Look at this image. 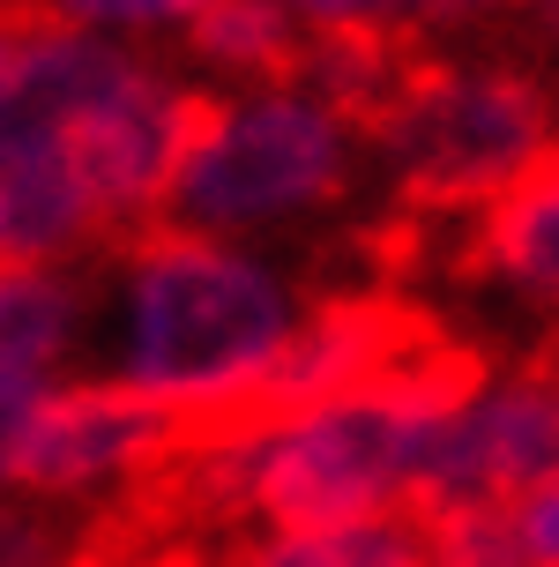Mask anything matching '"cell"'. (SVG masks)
Returning <instances> with one entry per match:
<instances>
[{
    "label": "cell",
    "mask_w": 559,
    "mask_h": 567,
    "mask_svg": "<svg viewBox=\"0 0 559 567\" xmlns=\"http://www.w3.org/2000/svg\"><path fill=\"white\" fill-rule=\"evenodd\" d=\"M477 373L485 359L441 337L433 351L389 367L365 389H343V396L283 411V419L201 433L179 455V471L157 485V501H172L179 515L195 508L209 523H247V530L418 515L433 441Z\"/></svg>",
    "instance_id": "obj_1"
},
{
    "label": "cell",
    "mask_w": 559,
    "mask_h": 567,
    "mask_svg": "<svg viewBox=\"0 0 559 567\" xmlns=\"http://www.w3.org/2000/svg\"><path fill=\"white\" fill-rule=\"evenodd\" d=\"M313 291L269 247L195 225H142L97 277V359L187 433L247 425Z\"/></svg>",
    "instance_id": "obj_2"
},
{
    "label": "cell",
    "mask_w": 559,
    "mask_h": 567,
    "mask_svg": "<svg viewBox=\"0 0 559 567\" xmlns=\"http://www.w3.org/2000/svg\"><path fill=\"white\" fill-rule=\"evenodd\" d=\"M559 150V97L537 68L411 53L365 120V157L411 217L470 225Z\"/></svg>",
    "instance_id": "obj_3"
},
{
    "label": "cell",
    "mask_w": 559,
    "mask_h": 567,
    "mask_svg": "<svg viewBox=\"0 0 559 567\" xmlns=\"http://www.w3.org/2000/svg\"><path fill=\"white\" fill-rule=\"evenodd\" d=\"M365 120L343 113L307 75L253 90H209L172 179L165 225H195L217 239L269 247L283 231L329 217L359 195Z\"/></svg>",
    "instance_id": "obj_4"
},
{
    "label": "cell",
    "mask_w": 559,
    "mask_h": 567,
    "mask_svg": "<svg viewBox=\"0 0 559 567\" xmlns=\"http://www.w3.org/2000/svg\"><path fill=\"white\" fill-rule=\"evenodd\" d=\"M187 449H195V433L165 403L135 396L112 373H68L30 425L15 493L68 515L120 508L127 493H157Z\"/></svg>",
    "instance_id": "obj_5"
},
{
    "label": "cell",
    "mask_w": 559,
    "mask_h": 567,
    "mask_svg": "<svg viewBox=\"0 0 559 567\" xmlns=\"http://www.w3.org/2000/svg\"><path fill=\"white\" fill-rule=\"evenodd\" d=\"M545 478H559V351L485 367L463 389V403L447 411L433 441L418 515L515 501Z\"/></svg>",
    "instance_id": "obj_6"
},
{
    "label": "cell",
    "mask_w": 559,
    "mask_h": 567,
    "mask_svg": "<svg viewBox=\"0 0 559 567\" xmlns=\"http://www.w3.org/2000/svg\"><path fill=\"white\" fill-rule=\"evenodd\" d=\"M433 343H441V329H433L418 307L389 299V291H329V299L307 307L291 351L277 359L269 389L253 403V419H283V411L329 403V396H343V389H365V381H381L389 367L418 359Z\"/></svg>",
    "instance_id": "obj_7"
},
{
    "label": "cell",
    "mask_w": 559,
    "mask_h": 567,
    "mask_svg": "<svg viewBox=\"0 0 559 567\" xmlns=\"http://www.w3.org/2000/svg\"><path fill=\"white\" fill-rule=\"evenodd\" d=\"M120 247L90 179L60 142L0 150V261H90Z\"/></svg>",
    "instance_id": "obj_8"
},
{
    "label": "cell",
    "mask_w": 559,
    "mask_h": 567,
    "mask_svg": "<svg viewBox=\"0 0 559 567\" xmlns=\"http://www.w3.org/2000/svg\"><path fill=\"white\" fill-rule=\"evenodd\" d=\"M97 343L90 261H0V381H68Z\"/></svg>",
    "instance_id": "obj_9"
},
{
    "label": "cell",
    "mask_w": 559,
    "mask_h": 567,
    "mask_svg": "<svg viewBox=\"0 0 559 567\" xmlns=\"http://www.w3.org/2000/svg\"><path fill=\"white\" fill-rule=\"evenodd\" d=\"M463 261L515 307L559 321V150L463 225Z\"/></svg>",
    "instance_id": "obj_10"
},
{
    "label": "cell",
    "mask_w": 559,
    "mask_h": 567,
    "mask_svg": "<svg viewBox=\"0 0 559 567\" xmlns=\"http://www.w3.org/2000/svg\"><path fill=\"white\" fill-rule=\"evenodd\" d=\"M307 53H313V38L283 0H217L179 38V68L201 90L291 83V75H307Z\"/></svg>",
    "instance_id": "obj_11"
},
{
    "label": "cell",
    "mask_w": 559,
    "mask_h": 567,
    "mask_svg": "<svg viewBox=\"0 0 559 567\" xmlns=\"http://www.w3.org/2000/svg\"><path fill=\"white\" fill-rule=\"evenodd\" d=\"M425 538H433V567H559V478L515 501L425 515Z\"/></svg>",
    "instance_id": "obj_12"
},
{
    "label": "cell",
    "mask_w": 559,
    "mask_h": 567,
    "mask_svg": "<svg viewBox=\"0 0 559 567\" xmlns=\"http://www.w3.org/2000/svg\"><path fill=\"white\" fill-rule=\"evenodd\" d=\"M224 567H433L425 515H365L321 530H247Z\"/></svg>",
    "instance_id": "obj_13"
},
{
    "label": "cell",
    "mask_w": 559,
    "mask_h": 567,
    "mask_svg": "<svg viewBox=\"0 0 559 567\" xmlns=\"http://www.w3.org/2000/svg\"><path fill=\"white\" fill-rule=\"evenodd\" d=\"M105 530L97 515H68L45 508L30 493H0V567H90L105 553Z\"/></svg>",
    "instance_id": "obj_14"
},
{
    "label": "cell",
    "mask_w": 559,
    "mask_h": 567,
    "mask_svg": "<svg viewBox=\"0 0 559 567\" xmlns=\"http://www.w3.org/2000/svg\"><path fill=\"white\" fill-rule=\"evenodd\" d=\"M201 8L217 0H23V16L38 23H68L90 38H120V45H179Z\"/></svg>",
    "instance_id": "obj_15"
},
{
    "label": "cell",
    "mask_w": 559,
    "mask_h": 567,
    "mask_svg": "<svg viewBox=\"0 0 559 567\" xmlns=\"http://www.w3.org/2000/svg\"><path fill=\"white\" fill-rule=\"evenodd\" d=\"M307 38H359V45H425L441 0H283Z\"/></svg>",
    "instance_id": "obj_16"
},
{
    "label": "cell",
    "mask_w": 559,
    "mask_h": 567,
    "mask_svg": "<svg viewBox=\"0 0 559 567\" xmlns=\"http://www.w3.org/2000/svg\"><path fill=\"white\" fill-rule=\"evenodd\" d=\"M60 381H0V493H15V471H23V449H30V425L45 411Z\"/></svg>",
    "instance_id": "obj_17"
},
{
    "label": "cell",
    "mask_w": 559,
    "mask_h": 567,
    "mask_svg": "<svg viewBox=\"0 0 559 567\" xmlns=\"http://www.w3.org/2000/svg\"><path fill=\"white\" fill-rule=\"evenodd\" d=\"M23 30H30L23 8H0V105H8V83H15V60H23Z\"/></svg>",
    "instance_id": "obj_18"
},
{
    "label": "cell",
    "mask_w": 559,
    "mask_h": 567,
    "mask_svg": "<svg viewBox=\"0 0 559 567\" xmlns=\"http://www.w3.org/2000/svg\"><path fill=\"white\" fill-rule=\"evenodd\" d=\"M90 567H187V560H179L172 545H157V553H127V545H112V530H105V553H97Z\"/></svg>",
    "instance_id": "obj_19"
},
{
    "label": "cell",
    "mask_w": 559,
    "mask_h": 567,
    "mask_svg": "<svg viewBox=\"0 0 559 567\" xmlns=\"http://www.w3.org/2000/svg\"><path fill=\"white\" fill-rule=\"evenodd\" d=\"M522 16H530L537 30H552V38H559V0H530V8H522Z\"/></svg>",
    "instance_id": "obj_20"
},
{
    "label": "cell",
    "mask_w": 559,
    "mask_h": 567,
    "mask_svg": "<svg viewBox=\"0 0 559 567\" xmlns=\"http://www.w3.org/2000/svg\"><path fill=\"white\" fill-rule=\"evenodd\" d=\"M0 8H8V0H0Z\"/></svg>",
    "instance_id": "obj_21"
}]
</instances>
